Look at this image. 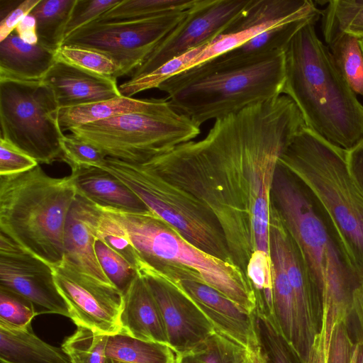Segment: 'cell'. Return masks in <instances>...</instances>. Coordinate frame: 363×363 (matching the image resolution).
Here are the masks:
<instances>
[{"instance_id": "6da1fadb", "label": "cell", "mask_w": 363, "mask_h": 363, "mask_svg": "<svg viewBox=\"0 0 363 363\" xmlns=\"http://www.w3.org/2000/svg\"><path fill=\"white\" fill-rule=\"evenodd\" d=\"M315 23L303 26L284 49L282 95L296 104L307 128L350 150L363 140V104L318 38Z\"/></svg>"}, {"instance_id": "7a4b0ae2", "label": "cell", "mask_w": 363, "mask_h": 363, "mask_svg": "<svg viewBox=\"0 0 363 363\" xmlns=\"http://www.w3.org/2000/svg\"><path fill=\"white\" fill-rule=\"evenodd\" d=\"M271 200L298 246L323 308L322 333L328 346L333 326L346 320L360 277L347 263L315 199L307 187L278 164Z\"/></svg>"}, {"instance_id": "3957f363", "label": "cell", "mask_w": 363, "mask_h": 363, "mask_svg": "<svg viewBox=\"0 0 363 363\" xmlns=\"http://www.w3.org/2000/svg\"><path fill=\"white\" fill-rule=\"evenodd\" d=\"M278 164L298 179L320 208L350 267L363 275V192L352 176L347 150L303 126Z\"/></svg>"}, {"instance_id": "277c9868", "label": "cell", "mask_w": 363, "mask_h": 363, "mask_svg": "<svg viewBox=\"0 0 363 363\" xmlns=\"http://www.w3.org/2000/svg\"><path fill=\"white\" fill-rule=\"evenodd\" d=\"M284 82V50H281L228 67L198 65L173 76L157 89L167 94L176 112L201 126L281 96Z\"/></svg>"}, {"instance_id": "5b68a950", "label": "cell", "mask_w": 363, "mask_h": 363, "mask_svg": "<svg viewBox=\"0 0 363 363\" xmlns=\"http://www.w3.org/2000/svg\"><path fill=\"white\" fill-rule=\"evenodd\" d=\"M77 191L70 175L52 177L38 164L0 176V233L52 267L64 259L69 212Z\"/></svg>"}, {"instance_id": "8992f818", "label": "cell", "mask_w": 363, "mask_h": 363, "mask_svg": "<svg viewBox=\"0 0 363 363\" xmlns=\"http://www.w3.org/2000/svg\"><path fill=\"white\" fill-rule=\"evenodd\" d=\"M99 206L125 231L135 250L137 272L165 266L193 271L205 284L228 297L244 311L249 314L255 311V291L240 267L196 247L150 211L131 212Z\"/></svg>"}, {"instance_id": "52a82bcc", "label": "cell", "mask_w": 363, "mask_h": 363, "mask_svg": "<svg viewBox=\"0 0 363 363\" xmlns=\"http://www.w3.org/2000/svg\"><path fill=\"white\" fill-rule=\"evenodd\" d=\"M126 185L147 208L203 252L234 263L212 215L190 194L142 164L106 157L101 167Z\"/></svg>"}, {"instance_id": "ba28073f", "label": "cell", "mask_w": 363, "mask_h": 363, "mask_svg": "<svg viewBox=\"0 0 363 363\" xmlns=\"http://www.w3.org/2000/svg\"><path fill=\"white\" fill-rule=\"evenodd\" d=\"M70 133L98 148L106 157L141 164L194 140L200 126L174 113H132L69 128Z\"/></svg>"}, {"instance_id": "9c48e42d", "label": "cell", "mask_w": 363, "mask_h": 363, "mask_svg": "<svg viewBox=\"0 0 363 363\" xmlns=\"http://www.w3.org/2000/svg\"><path fill=\"white\" fill-rule=\"evenodd\" d=\"M60 110L42 82L0 81L1 137L39 164L61 161Z\"/></svg>"}, {"instance_id": "30bf717a", "label": "cell", "mask_w": 363, "mask_h": 363, "mask_svg": "<svg viewBox=\"0 0 363 363\" xmlns=\"http://www.w3.org/2000/svg\"><path fill=\"white\" fill-rule=\"evenodd\" d=\"M187 10L144 19L94 21L65 39L62 45H75L104 53L120 65L121 77L131 76L159 42L182 21Z\"/></svg>"}, {"instance_id": "8fae6325", "label": "cell", "mask_w": 363, "mask_h": 363, "mask_svg": "<svg viewBox=\"0 0 363 363\" xmlns=\"http://www.w3.org/2000/svg\"><path fill=\"white\" fill-rule=\"evenodd\" d=\"M250 0H195L182 21L164 37L130 78L144 75L191 49L211 43Z\"/></svg>"}, {"instance_id": "7c38bea8", "label": "cell", "mask_w": 363, "mask_h": 363, "mask_svg": "<svg viewBox=\"0 0 363 363\" xmlns=\"http://www.w3.org/2000/svg\"><path fill=\"white\" fill-rule=\"evenodd\" d=\"M52 267L57 289L67 305L69 318L77 327L107 335L121 332L123 294L116 286L79 272L65 259Z\"/></svg>"}, {"instance_id": "4fadbf2b", "label": "cell", "mask_w": 363, "mask_h": 363, "mask_svg": "<svg viewBox=\"0 0 363 363\" xmlns=\"http://www.w3.org/2000/svg\"><path fill=\"white\" fill-rule=\"evenodd\" d=\"M0 288L29 300L38 314L69 318L67 305L55 284L50 264L0 233Z\"/></svg>"}, {"instance_id": "5bb4252c", "label": "cell", "mask_w": 363, "mask_h": 363, "mask_svg": "<svg viewBox=\"0 0 363 363\" xmlns=\"http://www.w3.org/2000/svg\"><path fill=\"white\" fill-rule=\"evenodd\" d=\"M144 271L162 278L183 292L201 311L216 332L247 349L257 346L254 313L244 311L228 297L205 284L196 272L173 266Z\"/></svg>"}, {"instance_id": "9a60e30c", "label": "cell", "mask_w": 363, "mask_h": 363, "mask_svg": "<svg viewBox=\"0 0 363 363\" xmlns=\"http://www.w3.org/2000/svg\"><path fill=\"white\" fill-rule=\"evenodd\" d=\"M321 13L311 0H250L223 32L193 61L191 67L237 48L274 26L299 20L318 21Z\"/></svg>"}, {"instance_id": "2e32d148", "label": "cell", "mask_w": 363, "mask_h": 363, "mask_svg": "<svg viewBox=\"0 0 363 363\" xmlns=\"http://www.w3.org/2000/svg\"><path fill=\"white\" fill-rule=\"evenodd\" d=\"M138 273L157 303L167 343L177 354L192 353L215 332L205 315L183 292L152 273Z\"/></svg>"}, {"instance_id": "e0dca14e", "label": "cell", "mask_w": 363, "mask_h": 363, "mask_svg": "<svg viewBox=\"0 0 363 363\" xmlns=\"http://www.w3.org/2000/svg\"><path fill=\"white\" fill-rule=\"evenodd\" d=\"M52 92L60 109L122 96L116 79L60 62L41 81Z\"/></svg>"}, {"instance_id": "ac0fdd59", "label": "cell", "mask_w": 363, "mask_h": 363, "mask_svg": "<svg viewBox=\"0 0 363 363\" xmlns=\"http://www.w3.org/2000/svg\"><path fill=\"white\" fill-rule=\"evenodd\" d=\"M97 214L96 205L77 194L66 222L64 259L89 277L113 285L103 271L95 251Z\"/></svg>"}, {"instance_id": "d6986e66", "label": "cell", "mask_w": 363, "mask_h": 363, "mask_svg": "<svg viewBox=\"0 0 363 363\" xmlns=\"http://www.w3.org/2000/svg\"><path fill=\"white\" fill-rule=\"evenodd\" d=\"M269 255L272 263L273 321L279 333L308 362L298 320L296 300L285 270L276 225L269 219Z\"/></svg>"}, {"instance_id": "ffe728a7", "label": "cell", "mask_w": 363, "mask_h": 363, "mask_svg": "<svg viewBox=\"0 0 363 363\" xmlns=\"http://www.w3.org/2000/svg\"><path fill=\"white\" fill-rule=\"evenodd\" d=\"M120 324V333L168 345L160 308L145 279L138 272L123 294Z\"/></svg>"}, {"instance_id": "44dd1931", "label": "cell", "mask_w": 363, "mask_h": 363, "mask_svg": "<svg viewBox=\"0 0 363 363\" xmlns=\"http://www.w3.org/2000/svg\"><path fill=\"white\" fill-rule=\"evenodd\" d=\"M77 194L101 206L131 211H150L126 185L107 171L95 167L71 169Z\"/></svg>"}, {"instance_id": "7402d4cb", "label": "cell", "mask_w": 363, "mask_h": 363, "mask_svg": "<svg viewBox=\"0 0 363 363\" xmlns=\"http://www.w3.org/2000/svg\"><path fill=\"white\" fill-rule=\"evenodd\" d=\"M56 61L55 52L12 33L0 42V81L41 82Z\"/></svg>"}, {"instance_id": "603a6c76", "label": "cell", "mask_w": 363, "mask_h": 363, "mask_svg": "<svg viewBox=\"0 0 363 363\" xmlns=\"http://www.w3.org/2000/svg\"><path fill=\"white\" fill-rule=\"evenodd\" d=\"M132 113L172 114L176 111L167 99H138L120 96L95 103L60 109L59 123L63 132L73 127Z\"/></svg>"}, {"instance_id": "cb8c5ba5", "label": "cell", "mask_w": 363, "mask_h": 363, "mask_svg": "<svg viewBox=\"0 0 363 363\" xmlns=\"http://www.w3.org/2000/svg\"><path fill=\"white\" fill-rule=\"evenodd\" d=\"M0 363H71L62 347L39 338L31 324L22 328L0 324Z\"/></svg>"}, {"instance_id": "d4e9b609", "label": "cell", "mask_w": 363, "mask_h": 363, "mask_svg": "<svg viewBox=\"0 0 363 363\" xmlns=\"http://www.w3.org/2000/svg\"><path fill=\"white\" fill-rule=\"evenodd\" d=\"M106 356L121 363H174L177 354L167 344L118 333L108 336Z\"/></svg>"}, {"instance_id": "484cf974", "label": "cell", "mask_w": 363, "mask_h": 363, "mask_svg": "<svg viewBox=\"0 0 363 363\" xmlns=\"http://www.w3.org/2000/svg\"><path fill=\"white\" fill-rule=\"evenodd\" d=\"M75 3L76 0H40L30 13L35 19L38 43L54 52L62 46Z\"/></svg>"}, {"instance_id": "4316f807", "label": "cell", "mask_w": 363, "mask_h": 363, "mask_svg": "<svg viewBox=\"0 0 363 363\" xmlns=\"http://www.w3.org/2000/svg\"><path fill=\"white\" fill-rule=\"evenodd\" d=\"M325 42L345 33L363 39V0H331L322 11Z\"/></svg>"}, {"instance_id": "83f0119b", "label": "cell", "mask_w": 363, "mask_h": 363, "mask_svg": "<svg viewBox=\"0 0 363 363\" xmlns=\"http://www.w3.org/2000/svg\"><path fill=\"white\" fill-rule=\"evenodd\" d=\"M257 350L262 363H306L270 320L253 313Z\"/></svg>"}, {"instance_id": "f1b7e54d", "label": "cell", "mask_w": 363, "mask_h": 363, "mask_svg": "<svg viewBox=\"0 0 363 363\" xmlns=\"http://www.w3.org/2000/svg\"><path fill=\"white\" fill-rule=\"evenodd\" d=\"M325 43L350 88L363 96V50L360 39L342 33Z\"/></svg>"}, {"instance_id": "f546056e", "label": "cell", "mask_w": 363, "mask_h": 363, "mask_svg": "<svg viewBox=\"0 0 363 363\" xmlns=\"http://www.w3.org/2000/svg\"><path fill=\"white\" fill-rule=\"evenodd\" d=\"M194 1L195 0H121L95 21L112 22L144 19L167 13L186 11Z\"/></svg>"}, {"instance_id": "4dcf8cb0", "label": "cell", "mask_w": 363, "mask_h": 363, "mask_svg": "<svg viewBox=\"0 0 363 363\" xmlns=\"http://www.w3.org/2000/svg\"><path fill=\"white\" fill-rule=\"evenodd\" d=\"M246 275L256 297L255 312L273 321L272 263L270 255L255 250L248 261Z\"/></svg>"}, {"instance_id": "1f68e13d", "label": "cell", "mask_w": 363, "mask_h": 363, "mask_svg": "<svg viewBox=\"0 0 363 363\" xmlns=\"http://www.w3.org/2000/svg\"><path fill=\"white\" fill-rule=\"evenodd\" d=\"M208 43L190 50L162 65L148 74L132 77L118 87L122 96L132 97L141 91L159 86L173 76L190 68L193 61L199 55Z\"/></svg>"}, {"instance_id": "d6a6232c", "label": "cell", "mask_w": 363, "mask_h": 363, "mask_svg": "<svg viewBox=\"0 0 363 363\" xmlns=\"http://www.w3.org/2000/svg\"><path fill=\"white\" fill-rule=\"evenodd\" d=\"M108 336L78 326L72 335L65 339L61 347L69 357L71 363H105Z\"/></svg>"}, {"instance_id": "836d02e7", "label": "cell", "mask_w": 363, "mask_h": 363, "mask_svg": "<svg viewBox=\"0 0 363 363\" xmlns=\"http://www.w3.org/2000/svg\"><path fill=\"white\" fill-rule=\"evenodd\" d=\"M57 61L63 62L89 72L117 79L121 67L110 56L91 49L63 45L55 52Z\"/></svg>"}, {"instance_id": "e575fe53", "label": "cell", "mask_w": 363, "mask_h": 363, "mask_svg": "<svg viewBox=\"0 0 363 363\" xmlns=\"http://www.w3.org/2000/svg\"><path fill=\"white\" fill-rule=\"evenodd\" d=\"M95 205L98 210L95 230L96 239L104 242L136 269L135 250L125 231L113 216L99 205Z\"/></svg>"}, {"instance_id": "d590c367", "label": "cell", "mask_w": 363, "mask_h": 363, "mask_svg": "<svg viewBox=\"0 0 363 363\" xmlns=\"http://www.w3.org/2000/svg\"><path fill=\"white\" fill-rule=\"evenodd\" d=\"M95 251L98 261L110 281L124 294L138 274L137 270L104 242L97 240Z\"/></svg>"}, {"instance_id": "8d00e7d4", "label": "cell", "mask_w": 363, "mask_h": 363, "mask_svg": "<svg viewBox=\"0 0 363 363\" xmlns=\"http://www.w3.org/2000/svg\"><path fill=\"white\" fill-rule=\"evenodd\" d=\"M246 350L215 330L192 354L204 363H240Z\"/></svg>"}, {"instance_id": "74e56055", "label": "cell", "mask_w": 363, "mask_h": 363, "mask_svg": "<svg viewBox=\"0 0 363 363\" xmlns=\"http://www.w3.org/2000/svg\"><path fill=\"white\" fill-rule=\"evenodd\" d=\"M34 305L26 298L0 288V324L22 328L38 315Z\"/></svg>"}, {"instance_id": "f35d334b", "label": "cell", "mask_w": 363, "mask_h": 363, "mask_svg": "<svg viewBox=\"0 0 363 363\" xmlns=\"http://www.w3.org/2000/svg\"><path fill=\"white\" fill-rule=\"evenodd\" d=\"M61 161L67 163L71 169L79 167L101 168L106 157L94 146L76 138L71 133L65 135L61 140Z\"/></svg>"}, {"instance_id": "ab89813d", "label": "cell", "mask_w": 363, "mask_h": 363, "mask_svg": "<svg viewBox=\"0 0 363 363\" xmlns=\"http://www.w3.org/2000/svg\"><path fill=\"white\" fill-rule=\"evenodd\" d=\"M121 0H76L65 31V39L86 24L95 21L104 13L116 6Z\"/></svg>"}, {"instance_id": "60d3db41", "label": "cell", "mask_w": 363, "mask_h": 363, "mask_svg": "<svg viewBox=\"0 0 363 363\" xmlns=\"http://www.w3.org/2000/svg\"><path fill=\"white\" fill-rule=\"evenodd\" d=\"M355 345L345 321L337 323L332 329L325 350V363H351Z\"/></svg>"}, {"instance_id": "b9f144b4", "label": "cell", "mask_w": 363, "mask_h": 363, "mask_svg": "<svg viewBox=\"0 0 363 363\" xmlns=\"http://www.w3.org/2000/svg\"><path fill=\"white\" fill-rule=\"evenodd\" d=\"M38 164L33 158L9 141L0 138V176L24 172Z\"/></svg>"}, {"instance_id": "7bdbcfd3", "label": "cell", "mask_w": 363, "mask_h": 363, "mask_svg": "<svg viewBox=\"0 0 363 363\" xmlns=\"http://www.w3.org/2000/svg\"><path fill=\"white\" fill-rule=\"evenodd\" d=\"M345 323L354 342H363V275L353 291L350 311Z\"/></svg>"}, {"instance_id": "ee69618b", "label": "cell", "mask_w": 363, "mask_h": 363, "mask_svg": "<svg viewBox=\"0 0 363 363\" xmlns=\"http://www.w3.org/2000/svg\"><path fill=\"white\" fill-rule=\"evenodd\" d=\"M40 0H25L0 22V42L12 33L17 25L36 6Z\"/></svg>"}, {"instance_id": "f6af8a7d", "label": "cell", "mask_w": 363, "mask_h": 363, "mask_svg": "<svg viewBox=\"0 0 363 363\" xmlns=\"http://www.w3.org/2000/svg\"><path fill=\"white\" fill-rule=\"evenodd\" d=\"M350 170L363 192V140L350 150H347Z\"/></svg>"}, {"instance_id": "bcb514c9", "label": "cell", "mask_w": 363, "mask_h": 363, "mask_svg": "<svg viewBox=\"0 0 363 363\" xmlns=\"http://www.w3.org/2000/svg\"><path fill=\"white\" fill-rule=\"evenodd\" d=\"M15 31L19 38L25 43L32 45L38 43L35 19L30 14L26 16L17 25Z\"/></svg>"}, {"instance_id": "7dc6e473", "label": "cell", "mask_w": 363, "mask_h": 363, "mask_svg": "<svg viewBox=\"0 0 363 363\" xmlns=\"http://www.w3.org/2000/svg\"><path fill=\"white\" fill-rule=\"evenodd\" d=\"M307 363H325V339L321 333L315 341L310 359Z\"/></svg>"}, {"instance_id": "c3c4849f", "label": "cell", "mask_w": 363, "mask_h": 363, "mask_svg": "<svg viewBox=\"0 0 363 363\" xmlns=\"http://www.w3.org/2000/svg\"><path fill=\"white\" fill-rule=\"evenodd\" d=\"M23 1L0 0L1 21L8 16L13 10L18 7Z\"/></svg>"}, {"instance_id": "681fc988", "label": "cell", "mask_w": 363, "mask_h": 363, "mask_svg": "<svg viewBox=\"0 0 363 363\" xmlns=\"http://www.w3.org/2000/svg\"><path fill=\"white\" fill-rule=\"evenodd\" d=\"M240 363H262L257 347L254 349H247Z\"/></svg>"}, {"instance_id": "f907efd6", "label": "cell", "mask_w": 363, "mask_h": 363, "mask_svg": "<svg viewBox=\"0 0 363 363\" xmlns=\"http://www.w3.org/2000/svg\"><path fill=\"white\" fill-rule=\"evenodd\" d=\"M174 363H204L192 353L177 354Z\"/></svg>"}, {"instance_id": "816d5d0a", "label": "cell", "mask_w": 363, "mask_h": 363, "mask_svg": "<svg viewBox=\"0 0 363 363\" xmlns=\"http://www.w3.org/2000/svg\"><path fill=\"white\" fill-rule=\"evenodd\" d=\"M105 363H121V362H117V361L111 359L106 358Z\"/></svg>"}, {"instance_id": "f5cc1de1", "label": "cell", "mask_w": 363, "mask_h": 363, "mask_svg": "<svg viewBox=\"0 0 363 363\" xmlns=\"http://www.w3.org/2000/svg\"><path fill=\"white\" fill-rule=\"evenodd\" d=\"M360 45H361L362 49L363 50V39H360Z\"/></svg>"}]
</instances>
